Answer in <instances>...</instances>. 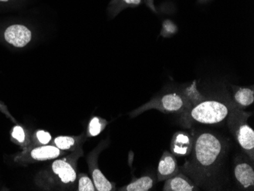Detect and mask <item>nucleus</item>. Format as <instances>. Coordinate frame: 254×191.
Masks as SVG:
<instances>
[{"mask_svg": "<svg viewBox=\"0 0 254 191\" xmlns=\"http://www.w3.org/2000/svg\"><path fill=\"white\" fill-rule=\"evenodd\" d=\"M235 178L238 185L244 189H254V170L252 164L248 159L241 157L235 162Z\"/></svg>", "mask_w": 254, "mask_h": 191, "instance_id": "obj_5", "label": "nucleus"}, {"mask_svg": "<svg viewBox=\"0 0 254 191\" xmlns=\"http://www.w3.org/2000/svg\"><path fill=\"white\" fill-rule=\"evenodd\" d=\"M37 137L40 142L42 144H48L51 139V134L44 130L38 131L37 132Z\"/></svg>", "mask_w": 254, "mask_h": 191, "instance_id": "obj_20", "label": "nucleus"}, {"mask_svg": "<svg viewBox=\"0 0 254 191\" xmlns=\"http://www.w3.org/2000/svg\"><path fill=\"white\" fill-rule=\"evenodd\" d=\"M196 185L192 180L180 172L178 175L165 181L163 187L165 191H198Z\"/></svg>", "mask_w": 254, "mask_h": 191, "instance_id": "obj_9", "label": "nucleus"}, {"mask_svg": "<svg viewBox=\"0 0 254 191\" xmlns=\"http://www.w3.org/2000/svg\"><path fill=\"white\" fill-rule=\"evenodd\" d=\"M142 0H113L111 7L119 8V11L127 7H136L142 3Z\"/></svg>", "mask_w": 254, "mask_h": 191, "instance_id": "obj_17", "label": "nucleus"}, {"mask_svg": "<svg viewBox=\"0 0 254 191\" xmlns=\"http://www.w3.org/2000/svg\"><path fill=\"white\" fill-rule=\"evenodd\" d=\"M147 1L148 2V5H149V6H151V8H152L154 9L153 0H147Z\"/></svg>", "mask_w": 254, "mask_h": 191, "instance_id": "obj_21", "label": "nucleus"}, {"mask_svg": "<svg viewBox=\"0 0 254 191\" xmlns=\"http://www.w3.org/2000/svg\"><path fill=\"white\" fill-rule=\"evenodd\" d=\"M251 114L235 106L227 118L228 128L233 134L237 142L244 153L254 161V131L248 125V121Z\"/></svg>", "mask_w": 254, "mask_h": 191, "instance_id": "obj_3", "label": "nucleus"}, {"mask_svg": "<svg viewBox=\"0 0 254 191\" xmlns=\"http://www.w3.org/2000/svg\"><path fill=\"white\" fill-rule=\"evenodd\" d=\"M79 191H95V185L87 175L81 177L78 182V190Z\"/></svg>", "mask_w": 254, "mask_h": 191, "instance_id": "obj_18", "label": "nucleus"}, {"mask_svg": "<svg viewBox=\"0 0 254 191\" xmlns=\"http://www.w3.org/2000/svg\"><path fill=\"white\" fill-rule=\"evenodd\" d=\"M234 105L241 109L251 106L254 102V88H234Z\"/></svg>", "mask_w": 254, "mask_h": 191, "instance_id": "obj_11", "label": "nucleus"}, {"mask_svg": "<svg viewBox=\"0 0 254 191\" xmlns=\"http://www.w3.org/2000/svg\"><path fill=\"white\" fill-rule=\"evenodd\" d=\"M192 105V102L185 92H169L158 98H152L141 108V111L156 109L164 113L183 114Z\"/></svg>", "mask_w": 254, "mask_h": 191, "instance_id": "obj_4", "label": "nucleus"}, {"mask_svg": "<svg viewBox=\"0 0 254 191\" xmlns=\"http://www.w3.org/2000/svg\"><path fill=\"white\" fill-rule=\"evenodd\" d=\"M154 185H155V178L150 175H145L127 185L124 191H148L153 188Z\"/></svg>", "mask_w": 254, "mask_h": 191, "instance_id": "obj_13", "label": "nucleus"}, {"mask_svg": "<svg viewBox=\"0 0 254 191\" xmlns=\"http://www.w3.org/2000/svg\"><path fill=\"white\" fill-rule=\"evenodd\" d=\"M11 136L19 142H23L25 139V131L20 126H15L11 132Z\"/></svg>", "mask_w": 254, "mask_h": 191, "instance_id": "obj_19", "label": "nucleus"}, {"mask_svg": "<svg viewBox=\"0 0 254 191\" xmlns=\"http://www.w3.org/2000/svg\"><path fill=\"white\" fill-rule=\"evenodd\" d=\"M179 172V165L175 155L168 151L164 152L160 159L157 170L158 182H165L166 180L178 175Z\"/></svg>", "mask_w": 254, "mask_h": 191, "instance_id": "obj_7", "label": "nucleus"}, {"mask_svg": "<svg viewBox=\"0 0 254 191\" xmlns=\"http://www.w3.org/2000/svg\"><path fill=\"white\" fill-rule=\"evenodd\" d=\"M61 154L59 148L52 145H44L41 147L33 149L31 152V157L35 160H50L56 159Z\"/></svg>", "mask_w": 254, "mask_h": 191, "instance_id": "obj_12", "label": "nucleus"}, {"mask_svg": "<svg viewBox=\"0 0 254 191\" xmlns=\"http://www.w3.org/2000/svg\"><path fill=\"white\" fill-rule=\"evenodd\" d=\"M8 0H0V2H8Z\"/></svg>", "mask_w": 254, "mask_h": 191, "instance_id": "obj_22", "label": "nucleus"}, {"mask_svg": "<svg viewBox=\"0 0 254 191\" xmlns=\"http://www.w3.org/2000/svg\"><path fill=\"white\" fill-rule=\"evenodd\" d=\"M105 127V123L103 122L100 118L95 117L90 121L88 126V132L90 136H96L103 130Z\"/></svg>", "mask_w": 254, "mask_h": 191, "instance_id": "obj_15", "label": "nucleus"}, {"mask_svg": "<svg viewBox=\"0 0 254 191\" xmlns=\"http://www.w3.org/2000/svg\"><path fill=\"white\" fill-rule=\"evenodd\" d=\"M192 150L180 172L189 177L195 185H207L215 174L226 153V140L211 132H199L193 136Z\"/></svg>", "mask_w": 254, "mask_h": 191, "instance_id": "obj_1", "label": "nucleus"}, {"mask_svg": "<svg viewBox=\"0 0 254 191\" xmlns=\"http://www.w3.org/2000/svg\"><path fill=\"white\" fill-rule=\"evenodd\" d=\"M53 172L58 175L64 183H72L76 179V172L72 165L64 160H57L53 163Z\"/></svg>", "mask_w": 254, "mask_h": 191, "instance_id": "obj_10", "label": "nucleus"}, {"mask_svg": "<svg viewBox=\"0 0 254 191\" xmlns=\"http://www.w3.org/2000/svg\"><path fill=\"white\" fill-rule=\"evenodd\" d=\"M192 143L193 138L188 132H176L171 140V153L177 156H188L192 150Z\"/></svg>", "mask_w": 254, "mask_h": 191, "instance_id": "obj_8", "label": "nucleus"}, {"mask_svg": "<svg viewBox=\"0 0 254 191\" xmlns=\"http://www.w3.org/2000/svg\"><path fill=\"white\" fill-rule=\"evenodd\" d=\"M32 34L25 25H12L8 27L4 32L5 41L15 48H25L29 44Z\"/></svg>", "mask_w": 254, "mask_h": 191, "instance_id": "obj_6", "label": "nucleus"}, {"mask_svg": "<svg viewBox=\"0 0 254 191\" xmlns=\"http://www.w3.org/2000/svg\"><path fill=\"white\" fill-rule=\"evenodd\" d=\"M57 148L63 150L70 149L75 145V140L74 138L69 136H59L54 140Z\"/></svg>", "mask_w": 254, "mask_h": 191, "instance_id": "obj_16", "label": "nucleus"}, {"mask_svg": "<svg viewBox=\"0 0 254 191\" xmlns=\"http://www.w3.org/2000/svg\"><path fill=\"white\" fill-rule=\"evenodd\" d=\"M235 107L232 102L202 98L181 114V122L186 127L191 126L195 123L201 125L221 124L227 120Z\"/></svg>", "mask_w": 254, "mask_h": 191, "instance_id": "obj_2", "label": "nucleus"}, {"mask_svg": "<svg viewBox=\"0 0 254 191\" xmlns=\"http://www.w3.org/2000/svg\"><path fill=\"white\" fill-rule=\"evenodd\" d=\"M92 179L95 189L98 191H111L113 190L112 183L108 181L99 168H96L92 170Z\"/></svg>", "mask_w": 254, "mask_h": 191, "instance_id": "obj_14", "label": "nucleus"}]
</instances>
